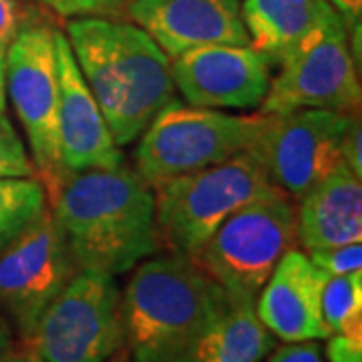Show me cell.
<instances>
[{"instance_id": "obj_3", "label": "cell", "mask_w": 362, "mask_h": 362, "mask_svg": "<svg viewBox=\"0 0 362 362\" xmlns=\"http://www.w3.org/2000/svg\"><path fill=\"white\" fill-rule=\"evenodd\" d=\"M228 298L185 254L147 259L121 292L123 349L133 362H175Z\"/></svg>"}, {"instance_id": "obj_8", "label": "cell", "mask_w": 362, "mask_h": 362, "mask_svg": "<svg viewBox=\"0 0 362 362\" xmlns=\"http://www.w3.org/2000/svg\"><path fill=\"white\" fill-rule=\"evenodd\" d=\"M30 344L45 362H109L123 349L115 276L78 268L42 312Z\"/></svg>"}, {"instance_id": "obj_22", "label": "cell", "mask_w": 362, "mask_h": 362, "mask_svg": "<svg viewBox=\"0 0 362 362\" xmlns=\"http://www.w3.org/2000/svg\"><path fill=\"white\" fill-rule=\"evenodd\" d=\"M65 18H117L129 0H37Z\"/></svg>"}, {"instance_id": "obj_29", "label": "cell", "mask_w": 362, "mask_h": 362, "mask_svg": "<svg viewBox=\"0 0 362 362\" xmlns=\"http://www.w3.org/2000/svg\"><path fill=\"white\" fill-rule=\"evenodd\" d=\"M13 352V330L6 318L0 316V362H4Z\"/></svg>"}, {"instance_id": "obj_27", "label": "cell", "mask_w": 362, "mask_h": 362, "mask_svg": "<svg viewBox=\"0 0 362 362\" xmlns=\"http://www.w3.org/2000/svg\"><path fill=\"white\" fill-rule=\"evenodd\" d=\"M266 362H324L322 349L318 340L304 342H284L282 346H274Z\"/></svg>"}, {"instance_id": "obj_32", "label": "cell", "mask_w": 362, "mask_h": 362, "mask_svg": "<svg viewBox=\"0 0 362 362\" xmlns=\"http://www.w3.org/2000/svg\"><path fill=\"white\" fill-rule=\"evenodd\" d=\"M4 362H21V356H16V354H11V356H8V358H6Z\"/></svg>"}, {"instance_id": "obj_25", "label": "cell", "mask_w": 362, "mask_h": 362, "mask_svg": "<svg viewBox=\"0 0 362 362\" xmlns=\"http://www.w3.org/2000/svg\"><path fill=\"white\" fill-rule=\"evenodd\" d=\"M328 4L338 13L349 30V42L352 57L361 61V28H362V0H328Z\"/></svg>"}, {"instance_id": "obj_26", "label": "cell", "mask_w": 362, "mask_h": 362, "mask_svg": "<svg viewBox=\"0 0 362 362\" xmlns=\"http://www.w3.org/2000/svg\"><path fill=\"white\" fill-rule=\"evenodd\" d=\"M30 23L18 0H0V52L8 51L11 42L16 39L21 28Z\"/></svg>"}, {"instance_id": "obj_4", "label": "cell", "mask_w": 362, "mask_h": 362, "mask_svg": "<svg viewBox=\"0 0 362 362\" xmlns=\"http://www.w3.org/2000/svg\"><path fill=\"white\" fill-rule=\"evenodd\" d=\"M270 187L256 143L218 165L157 185L153 195L161 247L192 256L235 209Z\"/></svg>"}, {"instance_id": "obj_9", "label": "cell", "mask_w": 362, "mask_h": 362, "mask_svg": "<svg viewBox=\"0 0 362 362\" xmlns=\"http://www.w3.org/2000/svg\"><path fill=\"white\" fill-rule=\"evenodd\" d=\"M361 81L350 51L349 30L334 14L278 63L259 115H284L298 109L361 113Z\"/></svg>"}, {"instance_id": "obj_7", "label": "cell", "mask_w": 362, "mask_h": 362, "mask_svg": "<svg viewBox=\"0 0 362 362\" xmlns=\"http://www.w3.org/2000/svg\"><path fill=\"white\" fill-rule=\"evenodd\" d=\"M57 30L51 25L26 23L4 57L6 95L49 199L65 177L59 145Z\"/></svg>"}, {"instance_id": "obj_13", "label": "cell", "mask_w": 362, "mask_h": 362, "mask_svg": "<svg viewBox=\"0 0 362 362\" xmlns=\"http://www.w3.org/2000/svg\"><path fill=\"white\" fill-rule=\"evenodd\" d=\"M59 73V145L65 173L111 169L125 156L107 127L103 113L85 83L65 33L57 30Z\"/></svg>"}, {"instance_id": "obj_5", "label": "cell", "mask_w": 362, "mask_h": 362, "mask_svg": "<svg viewBox=\"0 0 362 362\" xmlns=\"http://www.w3.org/2000/svg\"><path fill=\"white\" fill-rule=\"evenodd\" d=\"M266 115H235L220 109L165 105L143 131L135 171L153 189L199 169L218 165L258 141Z\"/></svg>"}, {"instance_id": "obj_14", "label": "cell", "mask_w": 362, "mask_h": 362, "mask_svg": "<svg viewBox=\"0 0 362 362\" xmlns=\"http://www.w3.org/2000/svg\"><path fill=\"white\" fill-rule=\"evenodd\" d=\"M127 14L169 59L207 45H250L240 0H129Z\"/></svg>"}, {"instance_id": "obj_20", "label": "cell", "mask_w": 362, "mask_h": 362, "mask_svg": "<svg viewBox=\"0 0 362 362\" xmlns=\"http://www.w3.org/2000/svg\"><path fill=\"white\" fill-rule=\"evenodd\" d=\"M322 316L330 334L362 326V272L328 276L322 290Z\"/></svg>"}, {"instance_id": "obj_21", "label": "cell", "mask_w": 362, "mask_h": 362, "mask_svg": "<svg viewBox=\"0 0 362 362\" xmlns=\"http://www.w3.org/2000/svg\"><path fill=\"white\" fill-rule=\"evenodd\" d=\"M0 177H39L23 137L6 113H0Z\"/></svg>"}, {"instance_id": "obj_19", "label": "cell", "mask_w": 362, "mask_h": 362, "mask_svg": "<svg viewBox=\"0 0 362 362\" xmlns=\"http://www.w3.org/2000/svg\"><path fill=\"white\" fill-rule=\"evenodd\" d=\"M39 177H0V250L47 209Z\"/></svg>"}, {"instance_id": "obj_15", "label": "cell", "mask_w": 362, "mask_h": 362, "mask_svg": "<svg viewBox=\"0 0 362 362\" xmlns=\"http://www.w3.org/2000/svg\"><path fill=\"white\" fill-rule=\"evenodd\" d=\"M328 274L302 250H288L262 286L256 312L262 324L284 342L326 340L322 290Z\"/></svg>"}, {"instance_id": "obj_23", "label": "cell", "mask_w": 362, "mask_h": 362, "mask_svg": "<svg viewBox=\"0 0 362 362\" xmlns=\"http://www.w3.org/2000/svg\"><path fill=\"white\" fill-rule=\"evenodd\" d=\"M308 258L328 276L362 272V244L354 242V244H344V246L312 250L308 252Z\"/></svg>"}, {"instance_id": "obj_10", "label": "cell", "mask_w": 362, "mask_h": 362, "mask_svg": "<svg viewBox=\"0 0 362 362\" xmlns=\"http://www.w3.org/2000/svg\"><path fill=\"white\" fill-rule=\"evenodd\" d=\"M77 270L49 207L0 250V310L25 342Z\"/></svg>"}, {"instance_id": "obj_17", "label": "cell", "mask_w": 362, "mask_h": 362, "mask_svg": "<svg viewBox=\"0 0 362 362\" xmlns=\"http://www.w3.org/2000/svg\"><path fill=\"white\" fill-rule=\"evenodd\" d=\"M274 346V334L258 318L256 298L230 294L175 362H262Z\"/></svg>"}, {"instance_id": "obj_18", "label": "cell", "mask_w": 362, "mask_h": 362, "mask_svg": "<svg viewBox=\"0 0 362 362\" xmlns=\"http://www.w3.org/2000/svg\"><path fill=\"white\" fill-rule=\"evenodd\" d=\"M250 47L278 65L292 49L338 14L328 0H244L240 4Z\"/></svg>"}, {"instance_id": "obj_1", "label": "cell", "mask_w": 362, "mask_h": 362, "mask_svg": "<svg viewBox=\"0 0 362 362\" xmlns=\"http://www.w3.org/2000/svg\"><path fill=\"white\" fill-rule=\"evenodd\" d=\"M49 202L77 268L117 276L161 250L153 189L125 163L65 173Z\"/></svg>"}, {"instance_id": "obj_24", "label": "cell", "mask_w": 362, "mask_h": 362, "mask_svg": "<svg viewBox=\"0 0 362 362\" xmlns=\"http://www.w3.org/2000/svg\"><path fill=\"white\" fill-rule=\"evenodd\" d=\"M324 354L328 362H362V326L330 334Z\"/></svg>"}, {"instance_id": "obj_33", "label": "cell", "mask_w": 362, "mask_h": 362, "mask_svg": "<svg viewBox=\"0 0 362 362\" xmlns=\"http://www.w3.org/2000/svg\"><path fill=\"white\" fill-rule=\"evenodd\" d=\"M117 362H119V361H117Z\"/></svg>"}, {"instance_id": "obj_11", "label": "cell", "mask_w": 362, "mask_h": 362, "mask_svg": "<svg viewBox=\"0 0 362 362\" xmlns=\"http://www.w3.org/2000/svg\"><path fill=\"white\" fill-rule=\"evenodd\" d=\"M352 117L328 109L266 115L256 147L272 185L298 202L337 169L342 163V137Z\"/></svg>"}, {"instance_id": "obj_30", "label": "cell", "mask_w": 362, "mask_h": 362, "mask_svg": "<svg viewBox=\"0 0 362 362\" xmlns=\"http://www.w3.org/2000/svg\"><path fill=\"white\" fill-rule=\"evenodd\" d=\"M4 52H0V113L6 109V69H4Z\"/></svg>"}, {"instance_id": "obj_6", "label": "cell", "mask_w": 362, "mask_h": 362, "mask_svg": "<svg viewBox=\"0 0 362 362\" xmlns=\"http://www.w3.org/2000/svg\"><path fill=\"white\" fill-rule=\"evenodd\" d=\"M296 244V202L274 185L235 209L189 258L226 292L258 298Z\"/></svg>"}, {"instance_id": "obj_12", "label": "cell", "mask_w": 362, "mask_h": 362, "mask_svg": "<svg viewBox=\"0 0 362 362\" xmlns=\"http://www.w3.org/2000/svg\"><path fill=\"white\" fill-rule=\"evenodd\" d=\"M173 85L192 107L259 109L272 81V61L250 45H207L171 59Z\"/></svg>"}, {"instance_id": "obj_2", "label": "cell", "mask_w": 362, "mask_h": 362, "mask_svg": "<svg viewBox=\"0 0 362 362\" xmlns=\"http://www.w3.org/2000/svg\"><path fill=\"white\" fill-rule=\"evenodd\" d=\"M66 40L119 147L135 141L175 99L171 59L137 25L73 18Z\"/></svg>"}, {"instance_id": "obj_28", "label": "cell", "mask_w": 362, "mask_h": 362, "mask_svg": "<svg viewBox=\"0 0 362 362\" xmlns=\"http://www.w3.org/2000/svg\"><path fill=\"white\" fill-rule=\"evenodd\" d=\"M342 161L349 165L358 177H362V127L361 113L350 119L349 129L342 137Z\"/></svg>"}, {"instance_id": "obj_31", "label": "cell", "mask_w": 362, "mask_h": 362, "mask_svg": "<svg viewBox=\"0 0 362 362\" xmlns=\"http://www.w3.org/2000/svg\"><path fill=\"white\" fill-rule=\"evenodd\" d=\"M21 362H45L42 358H39L35 352L33 354H26V356H21Z\"/></svg>"}, {"instance_id": "obj_16", "label": "cell", "mask_w": 362, "mask_h": 362, "mask_svg": "<svg viewBox=\"0 0 362 362\" xmlns=\"http://www.w3.org/2000/svg\"><path fill=\"white\" fill-rule=\"evenodd\" d=\"M296 238L306 252L362 242V177L344 161L298 199Z\"/></svg>"}]
</instances>
